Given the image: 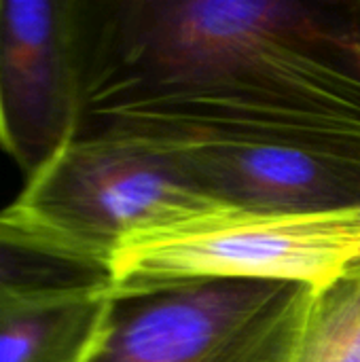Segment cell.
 <instances>
[{
	"label": "cell",
	"mask_w": 360,
	"mask_h": 362,
	"mask_svg": "<svg viewBox=\"0 0 360 362\" xmlns=\"http://www.w3.org/2000/svg\"><path fill=\"white\" fill-rule=\"evenodd\" d=\"M129 138L149 144L195 189L225 206L261 212H323L360 206V161L354 159L202 136Z\"/></svg>",
	"instance_id": "6"
},
{
	"label": "cell",
	"mask_w": 360,
	"mask_h": 362,
	"mask_svg": "<svg viewBox=\"0 0 360 362\" xmlns=\"http://www.w3.org/2000/svg\"><path fill=\"white\" fill-rule=\"evenodd\" d=\"M110 286L0 297V362H87Z\"/></svg>",
	"instance_id": "7"
},
{
	"label": "cell",
	"mask_w": 360,
	"mask_h": 362,
	"mask_svg": "<svg viewBox=\"0 0 360 362\" xmlns=\"http://www.w3.org/2000/svg\"><path fill=\"white\" fill-rule=\"evenodd\" d=\"M79 25V136H202L360 161V2H81Z\"/></svg>",
	"instance_id": "1"
},
{
	"label": "cell",
	"mask_w": 360,
	"mask_h": 362,
	"mask_svg": "<svg viewBox=\"0 0 360 362\" xmlns=\"http://www.w3.org/2000/svg\"><path fill=\"white\" fill-rule=\"evenodd\" d=\"M314 291L197 280L110 295L87 362H293Z\"/></svg>",
	"instance_id": "3"
},
{
	"label": "cell",
	"mask_w": 360,
	"mask_h": 362,
	"mask_svg": "<svg viewBox=\"0 0 360 362\" xmlns=\"http://www.w3.org/2000/svg\"><path fill=\"white\" fill-rule=\"evenodd\" d=\"M221 206L149 144L121 134L74 138L4 208L108 272L146 229Z\"/></svg>",
	"instance_id": "4"
},
{
	"label": "cell",
	"mask_w": 360,
	"mask_h": 362,
	"mask_svg": "<svg viewBox=\"0 0 360 362\" xmlns=\"http://www.w3.org/2000/svg\"><path fill=\"white\" fill-rule=\"evenodd\" d=\"M81 0H0V146L36 176L81 127Z\"/></svg>",
	"instance_id": "5"
},
{
	"label": "cell",
	"mask_w": 360,
	"mask_h": 362,
	"mask_svg": "<svg viewBox=\"0 0 360 362\" xmlns=\"http://www.w3.org/2000/svg\"><path fill=\"white\" fill-rule=\"evenodd\" d=\"M360 263V206L261 212L214 206L136 233L108 263L110 295L197 280L289 282L320 293Z\"/></svg>",
	"instance_id": "2"
},
{
	"label": "cell",
	"mask_w": 360,
	"mask_h": 362,
	"mask_svg": "<svg viewBox=\"0 0 360 362\" xmlns=\"http://www.w3.org/2000/svg\"><path fill=\"white\" fill-rule=\"evenodd\" d=\"M293 362H360V263L314 293Z\"/></svg>",
	"instance_id": "9"
},
{
	"label": "cell",
	"mask_w": 360,
	"mask_h": 362,
	"mask_svg": "<svg viewBox=\"0 0 360 362\" xmlns=\"http://www.w3.org/2000/svg\"><path fill=\"white\" fill-rule=\"evenodd\" d=\"M104 286H110V278L102 265L0 212V297Z\"/></svg>",
	"instance_id": "8"
}]
</instances>
